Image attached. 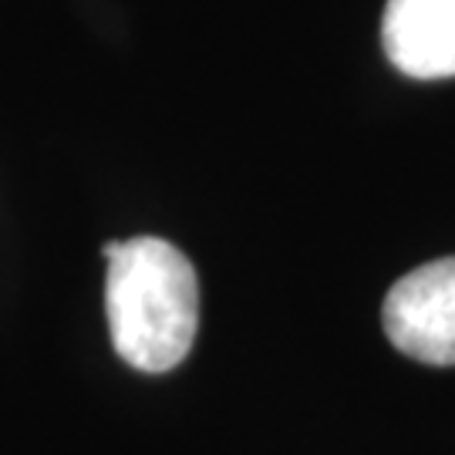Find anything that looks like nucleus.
Returning a JSON list of instances; mask_svg holds the SVG:
<instances>
[{"instance_id": "2", "label": "nucleus", "mask_w": 455, "mask_h": 455, "mask_svg": "<svg viewBox=\"0 0 455 455\" xmlns=\"http://www.w3.org/2000/svg\"><path fill=\"white\" fill-rule=\"evenodd\" d=\"M388 341L422 364H455V257L405 274L385 297Z\"/></svg>"}, {"instance_id": "3", "label": "nucleus", "mask_w": 455, "mask_h": 455, "mask_svg": "<svg viewBox=\"0 0 455 455\" xmlns=\"http://www.w3.org/2000/svg\"><path fill=\"white\" fill-rule=\"evenodd\" d=\"M381 44L408 78H455V0H388Z\"/></svg>"}, {"instance_id": "1", "label": "nucleus", "mask_w": 455, "mask_h": 455, "mask_svg": "<svg viewBox=\"0 0 455 455\" xmlns=\"http://www.w3.org/2000/svg\"><path fill=\"white\" fill-rule=\"evenodd\" d=\"M105 310L118 358L146 374L172 371L196 341L199 280L189 257L159 236L101 246Z\"/></svg>"}]
</instances>
